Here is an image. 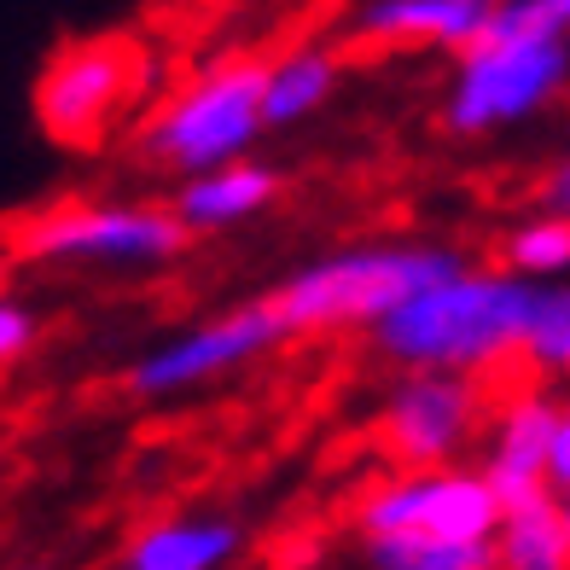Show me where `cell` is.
Instances as JSON below:
<instances>
[{
    "label": "cell",
    "instance_id": "22",
    "mask_svg": "<svg viewBox=\"0 0 570 570\" xmlns=\"http://www.w3.org/2000/svg\"><path fill=\"white\" fill-rule=\"evenodd\" d=\"M12 570H53V564H41V559H30V564H12Z\"/></svg>",
    "mask_w": 570,
    "mask_h": 570
},
{
    "label": "cell",
    "instance_id": "11",
    "mask_svg": "<svg viewBox=\"0 0 570 570\" xmlns=\"http://www.w3.org/2000/svg\"><path fill=\"white\" fill-rule=\"evenodd\" d=\"M245 541L250 530L239 512H169L128 530L111 570H227Z\"/></svg>",
    "mask_w": 570,
    "mask_h": 570
},
{
    "label": "cell",
    "instance_id": "7",
    "mask_svg": "<svg viewBox=\"0 0 570 570\" xmlns=\"http://www.w3.org/2000/svg\"><path fill=\"white\" fill-rule=\"evenodd\" d=\"M285 344V326L274 321V308L256 297V303H239V308H222L210 321H193L169 332L164 344L140 350L135 361L122 367V391L135 402H169V396H187V391H204L227 373L250 367Z\"/></svg>",
    "mask_w": 570,
    "mask_h": 570
},
{
    "label": "cell",
    "instance_id": "5",
    "mask_svg": "<svg viewBox=\"0 0 570 570\" xmlns=\"http://www.w3.org/2000/svg\"><path fill=\"white\" fill-rule=\"evenodd\" d=\"M151 94L140 36H76L36 76V122L65 151H99Z\"/></svg>",
    "mask_w": 570,
    "mask_h": 570
},
{
    "label": "cell",
    "instance_id": "13",
    "mask_svg": "<svg viewBox=\"0 0 570 570\" xmlns=\"http://www.w3.org/2000/svg\"><path fill=\"white\" fill-rule=\"evenodd\" d=\"M495 0H361L355 41L367 47H436V53H465L489 23Z\"/></svg>",
    "mask_w": 570,
    "mask_h": 570
},
{
    "label": "cell",
    "instance_id": "21",
    "mask_svg": "<svg viewBox=\"0 0 570 570\" xmlns=\"http://www.w3.org/2000/svg\"><path fill=\"white\" fill-rule=\"evenodd\" d=\"M12 274H18V268H12V256H7V250H0V297H7V292H12Z\"/></svg>",
    "mask_w": 570,
    "mask_h": 570
},
{
    "label": "cell",
    "instance_id": "1",
    "mask_svg": "<svg viewBox=\"0 0 570 570\" xmlns=\"http://www.w3.org/2000/svg\"><path fill=\"white\" fill-rule=\"evenodd\" d=\"M530 303H535L530 279L465 263L454 279L407 297L379 326H367V338H373L379 361H391L402 373L483 379L518 355L524 326H530Z\"/></svg>",
    "mask_w": 570,
    "mask_h": 570
},
{
    "label": "cell",
    "instance_id": "15",
    "mask_svg": "<svg viewBox=\"0 0 570 570\" xmlns=\"http://www.w3.org/2000/svg\"><path fill=\"white\" fill-rule=\"evenodd\" d=\"M495 570H570V512L553 495H535L524 507L501 512L495 535Z\"/></svg>",
    "mask_w": 570,
    "mask_h": 570
},
{
    "label": "cell",
    "instance_id": "16",
    "mask_svg": "<svg viewBox=\"0 0 570 570\" xmlns=\"http://www.w3.org/2000/svg\"><path fill=\"white\" fill-rule=\"evenodd\" d=\"M367 570H495L489 541H431V535H367Z\"/></svg>",
    "mask_w": 570,
    "mask_h": 570
},
{
    "label": "cell",
    "instance_id": "2",
    "mask_svg": "<svg viewBox=\"0 0 570 570\" xmlns=\"http://www.w3.org/2000/svg\"><path fill=\"white\" fill-rule=\"evenodd\" d=\"M465 268V256L443 239H384V245H344L332 256L292 268L263 297L285 338L308 332H367L407 297L431 292Z\"/></svg>",
    "mask_w": 570,
    "mask_h": 570
},
{
    "label": "cell",
    "instance_id": "9",
    "mask_svg": "<svg viewBox=\"0 0 570 570\" xmlns=\"http://www.w3.org/2000/svg\"><path fill=\"white\" fill-rule=\"evenodd\" d=\"M501 507L489 495L478 465H431V472H396L361 495L355 530L367 535H431V541H489Z\"/></svg>",
    "mask_w": 570,
    "mask_h": 570
},
{
    "label": "cell",
    "instance_id": "8",
    "mask_svg": "<svg viewBox=\"0 0 570 570\" xmlns=\"http://www.w3.org/2000/svg\"><path fill=\"white\" fill-rule=\"evenodd\" d=\"M483 425H489L483 384L454 373H402L391 396L379 402V449L402 472L460 465V454L483 436Z\"/></svg>",
    "mask_w": 570,
    "mask_h": 570
},
{
    "label": "cell",
    "instance_id": "3",
    "mask_svg": "<svg viewBox=\"0 0 570 570\" xmlns=\"http://www.w3.org/2000/svg\"><path fill=\"white\" fill-rule=\"evenodd\" d=\"M263 140V59L227 53L187 76L158 111L135 128V158L175 180L250 158Z\"/></svg>",
    "mask_w": 570,
    "mask_h": 570
},
{
    "label": "cell",
    "instance_id": "12",
    "mask_svg": "<svg viewBox=\"0 0 570 570\" xmlns=\"http://www.w3.org/2000/svg\"><path fill=\"white\" fill-rule=\"evenodd\" d=\"M279 198H285V175L274 164L239 158V164H222V169H204L193 180H180L175 198H169V216L198 239V233H227V227H245L256 216H268Z\"/></svg>",
    "mask_w": 570,
    "mask_h": 570
},
{
    "label": "cell",
    "instance_id": "17",
    "mask_svg": "<svg viewBox=\"0 0 570 570\" xmlns=\"http://www.w3.org/2000/svg\"><path fill=\"white\" fill-rule=\"evenodd\" d=\"M570 268V216H524L501 239V274L553 285Z\"/></svg>",
    "mask_w": 570,
    "mask_h": 570
},
{
    "label": "cell",
    "instance_id": "10",
    "mask_svg": "<svg viewBox=\"0 0 570 570\" xmlns=\"http://www.w3.org/2000/svg\"><path fill=\"white\" fill-rule=\"evenodd\" d=\"M483 431H489V449H483L478 472L489 483V495H495V507L512 512L535 495H548V454H553L559 436H570V407L548 391H524Z\"/></svg>",
    "mask_w": 570,
    "mask_h": 570
},
{
    "label": "cell",
    "instance_id": "19",
    "mask_svg": "<svg viewBox=\"0 0 570 570\" xmlns=\"http://www.w3.org/2000/svg\"><path fill=\"white\" fill-rule=\"evenodd\" d=\"M41 350V308L23 297H0V379H12Z\"/></svg>",
    "mask_w": 570,
    "mask_h": 570
},
{
    "label": "cell",
    "instance_id": "6",
    "mask_svg": "<svg viewBox=\"0 0 570 570\" xmlns=\"http://www.w3.org/2000/svg\"><path fill=\"white\" fill-rule=\"evenodd\" d=\"M570 82V36H507L478 30V41L454 59L443 94V128L454 140H483L495 128L530 122L553 106Z\"/></svg>",
    "mask_w": 570,
    "mask_h": 570
},
{
    "label": "cell",
    "instance_id": "18",
    "mask_svg": "<svg viewBox=\"0 0 570 570\" xmlns=\"http://www.w3.org/2000/svg\"><path fill=\"white\" fill-rule=\"evenodd\" d=\"M518 361H530L541 379H564V367H570V292H564V279L535 285Z\"/></svg>",
    "mask_w": 570,
    "mask_h": 570
},
{
    "label": "cell",
    "instance_id": "20",
    "mask_svg": "<svg viewBox=\"0 0 570 570\" xmlns=\"http://www.w3.org/2000/svg\"><path fill=\"white\" fill-rule=\"evenodd\" d=\"M564 210H570V164L548 169L535 187V216H564Z\"/></svg>",
    "mask_w": 570,
    "mask_h": 570
},
{
    "label": "cell",
    "instance_id": "14",
    "mask_svg": "<svg viewBox=\"0 0 570 570\" xmlns=\"http://www.w3.org/2000/svg\"><path fill=\"white\" fill-rule=\"evenodd\" d=\"M344 88V53L338 47H285L279 59H263V128H297L332 106Z\"/></svg>",
    "mask_w": 570,
    "mask_h": 570
},
{
    "label": "cell",
    "instance_id": "4",
    "mask_svg": "<svg viewBox=\"0 0 570 570\" xmlns=\"http://www.w3.org/2000/svg\"><path fill=\"white\" fill-rule=\"evenodd\" d=\"M12 268H111L151 274L193 250V233L169 216V204H111V198H65L12 227Z\"/></svg>",
    "mask_w": 570,
    "mask_h": 570
}]
</instances>
